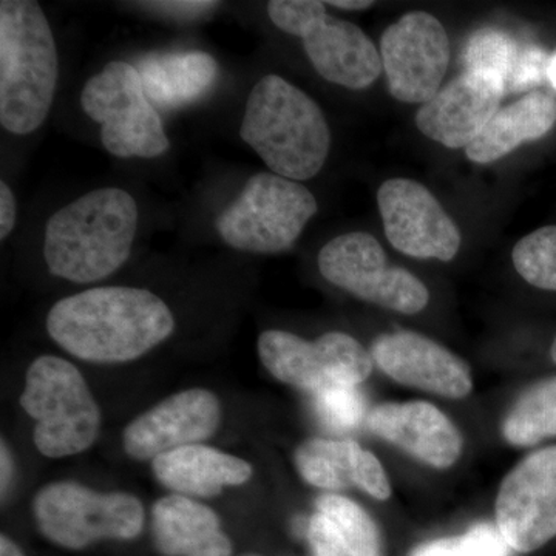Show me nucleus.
I'll use <instances>...</instances> for the list:
<instances>
[{
    "label": "nucleus",
    "instance_id": "25",
    "mask_svg": "<svg viewBox=\"0 0 556 556\" xmlns=\"http://www.w3.org/2000/svg\"><path fill=\"white\" fill-rule=\"evenodd\" d=\"M503 434L515 447H532L556 437V376L519 394L504 419Z\"/></svg>",
    "mask_w": 556,
    "mask_h": 556
},
{
    "label": "nucleus",
    "instance_id": "18",
    "mask_svg": "<svg viewBox=\"0 0 556 556\" xmlns=\"http://www.w3.org/2000/svg\"><path fill=\"white\" fill-rule=\"evenodd\" d=\"M367 427L434 468L452 467L463 453V437L455 424L428 402L379 405L368 413Z\"/></svg>",
    "mask_w": 556,
    "mask_h": 556
},
{
    "label": "nucleus",
    "instance_id": "5",
    "mask_svg": "<svg viewBox=\"0 0 556 556\" xmlns=\"http://www.w3.org/2000/svg\"><path fill=\"white\" fill-rule=\"evenodd\" d=\"M21 407L36 422L40 455L61 459L86 452L97 442L101 412L75 365L58 356H40L28 367Z\"/></svg>",
    "mask_w": 556,
    "mask_h": 556
},
{
    "label": "nucleus",
    "instance_id": "13",
    "mask_svg": "<svg viewBox=\"0 0 556 556\" xmlns=\"http://www.w3.org/2000/svg\"><path fill=\"white\" fill-rule=\"evenodd\" d=\"M496 527L521 554L556 536V445L525 457L504 478L496 497Z\"/></svg>",
    "mask_w": 556,
    "mask_h": 556
},
{
    "label": "nucleus",
    "instance_id": "26",
    "mask_svg": "<svg viewBox=\"0 0 556 556\" xmlns=\"http://www.w3.org/2000/svg\"><path fill=\"white\" fill-rule=\"evenodd\" d=\"M511 260L527 283L556 291V226H544L519 240Z\"/></svg>",
    "mask_w": 556,
    "mask_h": 556
},
{
    "label": "nucleus",
    "instance_id": "35",
    "mask_svg": "<svg viewBox=\"0 0 556 556\" xmlns=\"http://www.w3.org/2000/svg\"><path fill=\"white\" fill-rule=\"evenodd\" d=\"M0 556H25L9 536L0 538Z\"/></svg>",
    "mask_w": 556,
    "mask_h": 556
},
{
    "label": "nucleus",
    "instance_id": "21",
    "mask_svg": "<svg viewBox=\"0 0 556 556\" xmlns=\"http://www.w3.org/2000/svg\"><path fill=\"white\" fill-rule=\"evenodd\" d=\"M155 546L166 556H230L232 544L218 515L192 497L169 495L152 511Z\"/></svg>",
    "mask_w": 556,
    "mask_h": 556
},
{
    "label": "nucleus",
    "instance_id": "15",
    "mask_svg": "<svg viewBox=\"0 0 556 556\" xmlns=\"http://www.w3.org/2000/svg\"><path fill=\"white\" fill-rule=\"evenodd\" d=\"M222 405L204 388L179 391L131 420L123 444L131 459H155L163 453L200 444L218 430Z\"/></svg>",
    "mask_w": 556,
    "mask_h": 556
},
{
    "label": "nucleus",
    "instance_id": "3",
    "mask_svg": "<svg viewBox=\"0 0 556 556\" xmlns=\"http://www.w3.org/2000/svg\"><path fill=\"white\" fill-rule=\"evenodd\" d=\"M240 137L273 174L299 182L316 177L331 149L320 105L277 75L260 79L249 93Z\"/></svg>",
    "mask_w": 556,
    "mask_h": 556
},
{
    "label": "nucleus",
    "instance_id": "37",
    "mask_svg": "<svg viewBox=\"0 0 556 556\" xmlns=\"http://www.w3.org/2000/svg\"><path fill=\"white\" fill-rule=\"evenodd\" d=\"M551 356H552V361H554L555 364H556V336H555V339H554V343H552Z\"/></svg>",
    "mask_w": 556,
    "mask_h": 556
},
{
    "label": "nucleus",
    "instance_id": "24",
    "mask_svg": "<svg viewBox=\"0 0 556 556\" xmlns=\"http://www.w3.org/2000/svg\"><path fill=\"white\" fill-rule=\"evenodd\" d=\"M306 536L314 556H380L376 522L357 503L336 493L317 497Z\"/></svg>",
    "mask_w": 556,
    "mask_h": 556
},
{
    "label": "nucleus",
    "instance_id": "28",
    "mask_svg": "<svg viewBox=\"0 0 556 556\" xmlns=\"http://www.w3.org/2000/svg\"><path fill=\"white\" fill-rule=\"evenodd\" d=\"M508 547L496 526H475L459 536L422 544L412 556H508Z\"/></svg>",
    "mask_w": 556,
    "mask_h": 556
},
{
    "label": "nucleus",
    "instance_id": "10",
    "mask_svg": "<svg viewBox=\"0 0 556 556\" xmlns=\"http://www.w3.org/2000/svg\"><path fill=\"white\" fill-rule=\"evenodd\" d=\"M318 270L329 283L354 298L402 314L420 313L430 292L407 269L388 263L378 239L368 232H348L318 252Z\"/></svg>",
    "mask_w": 556,
    "mask_h": 556
},
{
    "label": "nucleus",
    "instance_id": "17",
    "mask_svg": "<svg viewBox=\"0 0 556 556\" xmlns=\"http://www.w3.org/2000/svg\"><path fill=\"white\" fill-rule=\"evenodd\" d=\"M371 358L391 379L448 399H463L473 388L470 367L434 340L412 331L379 336Z\"/></svg>",
    "mask_w": 556,
    "mask_h": 556
},
{
    "label": "nucleus",
    "instance_id": "6",
    "mask_svg": "<svg viewBox=\"0 0 556 556\" xmlns=\"http://www.w3.org/2000/svg\"><path fill=\"white\" fill-rule=\"evenodd\" d=\"M278 30L302 39L321 78L350 90H364L383 72L372 40L353 22L327 13L317 0H273L266 7Z\"/></svg>",
    "mask_w": 556,
    "mask_h": 556
},
{
    "label": "nucleus",
    "instance_id": "19",
    "mask_svg": "<svg viewBox=\"0 0 556 556\" xmlns=\"http://www.w3.org/2000/svg\"><path fill=\"white\" fill-rule=\"evenodd\" d=\"M294 460L300 477L317 489L338 492L356 485L376 500L391 495L382 464L357 442L308 439L295 450Z\"/></svg>",
    "mask_w": 556,
    "mask_h": 556
},
{
    "label": "nucleus",
    "instance_id": "4",
    "mask_svg": "<svg viewBox=\"0 0 556 556\" xmlns=\"http://www.w3.org/2000/svg\"><path fill=\"white\" fill-rule=\"evenodd\" d=\"M60 78L56 40L35 0L0 2V123L13 135L49 118Z\"/></svg>",
    "mask_w": 556,
    "mask_h": 556
},
{
    "label": "nucleus",
    "instance_id": "1",
    "mask_svg": "<svg viewBox=\"0 0 556 556\" xmlns=\"http://www.w3.org/2000/svg\"><path fill=\"white\" fill-rule=\"evenodd\" d=\"M175 317L149 289H87L54 303L47 331L72 356L93 364H124L170 338Z\"/></svg>",
    "mask_w": 556,
    "mask_h": 556
},
{
    "label": "nucleus",
    "instance_id": "31",
    "mask_svg": "<svg viewBox=\"0 0 556 556\" xmlns=\"http://www.w3.org/2000/svg\"><path fill=\"white\" fill-rule=\"evenodd\" d=\"M146 10H152L153 13L163 14V16L174 17V20H197L203 17L204 14L211 13L218 9V2H142Z\"/></svg>",
    "mask_w": 556,
    "mask_h": 556
},
{
    "label": "nucleus",
    "instance_id": "8",
    "mask_svg": "<svg viewBox=\"0 0 556 556\" xmlns=\"http://www.w3.org/2000/svg\"><path fill=\"white\" fill-rule=\"evenodd\" d=\"M80 105L101 126L105 150L118 159H155L169 150L163 121L153 108L137 67L109 62L91 76L80 93Z\"/></svg>",
    "mask_w": 556,
    "mask_h": 556
},
{
    "label": "nucleus",
    "instance_id": "27",
    "mask_svg": "<svg viewBox=\"0 0 556 556\" xmlns=\"http://www.w3.org/2000/svg\"><path fill=\"white\" fill-rule=\"evenodd\" d=\"M521 51L517 42L497 30H479L471 36L464 51L467 72H486L500 76L504 86L510 83Z\"/></svg>",
    "mask_w": 556,
    "mask_h": 556
},
{
    "label": "nucleus",
    "instance_id": "7",
    "mask_svg": "<svg viewBox=\"0 0 556 556\" xmlns=\"http://www.w3.org/2000/svg\"><path fill=\"white\" fill-rule=\"evenodd\" d=\"M317 211L316 197L302 182L260 172L219 215L217 230L237 251L278 254L299 240Z\"/></svg>",
    "mask_w": 556,
    "mask_h": 556
},
{
    "label": "nucleus",
    "instance_id": "30",
    "mask_svg": "<svg viewBox=\"0 0 556 556\" xmlns=\"http://www.w3.org/2000/svg\"><path fill=\"white\" fill-rule=\"evenodd\" d=\"M548 60L551 58L535 47L521 51L517 68L506 91H526L543 83L547 76Z\"/></svg>",
    "mask_w": 556,
    "mask_h": 556
},
{
    "label": "nucleus",
    "instance_id": "12",
    "mask_svg": "<svg viewBox=\"0 0 556 556\" xmlns=\"http://www.w3.org/2000/svg\"><path fill=\"white\" fill-rule=\"evenodd\" d=\"M380 60L391 97L407 104H426L441 90L447 73V31L426 11H413L383 31Z\"/></svg>",
    "mask_w": 556,
    "mask_h": 556
},
{
    "label": "nucleus",
    "instance_id": "2",
    "mask_svg": "<svg viewBox=\"0 0 556 556\" xmlns=\"http://www.w3.org/2000/svg\"><path fill=\"white\" fill-rule=\"evenodd\" d=\"M138 219L137 201L127 190H91L47 222V268L73 283H91L112 276L130 257Z\"/></svg>",
    "mask_w": 556,
    "mask_h": 556
},
{
    "label": "nucleus",
    "instance_id": "32",
    "mask_svg": "<svg viewBox=\"0 0 556 556\" xmlns=\"http://www.w3.org/2000/svg\"><path fill=\"white\" fill-rule=\"evenodd\" d=\"M17 219V201L5 181L0 182V239L5 240L13 232Z\"/></svg>",
    "mask_w": 556,
    "mask_h": 556
},
{
    "label": "nucleus",
    "instance_id": "11",
    "mask_svg": "<svg viewBox=\"0 0 556 556\" xmlns=\"http://www.w3.org/2000/svg\"><path fill=\"white\" fill-rule=\"evenodd\" d=\"M258 356L280 382L316 394L334 387H357L372 372L371 354L345 332L305 340L269 329L258 338Z\"/></svg>",
    "mask_w": 556,
    "mask_h": 556
},
{
    "label": "nucleus",
    "instance_id": "36",
    "mask_svg": "<svg viewBox=\"0 0 556 556\" xmlns=\"http://www.w3.org/2000/svg\"><path fill=\"white\" fill-rule=\"evenodd\" d=\"M547 78L551 80L552 86L556 90V53L548 60Z\"/></svg>",
    "mask_w": 556,
    "mask_h": 556
},
{
    "label": "nucleus",
    "instance_id": "29",
    "mask_svg": "<svg viewBox=\"0 0 556 556\" xmlns=\"http://www.w3.org/2000/svg\"><path fill=\"white\" fill-rule=\"evenodd\" d=\"M318 417L334 430H353L365 416L364 394L357 387H334L314 394Z\"/></svg>",
    "mask_w": 556,
    "mask_h": 556
},
{
    "label": "nucleus",
    "instance_id": "9",
    "mask_svg": "<svg viewBox=\"0 0 556 556\" xmlns=\"http://www.w3.org/2000/svg\"><path fill=\"white\" fill-rule=\"evenodd\" d=\"M40 533L58 546L79 551L101 540H134L144 507L129 493H100L78 482H53L33 500Z\"/></svg>",
    "mask_w": 556,
    "mask_h": 556
},
{
    "label": "nucleus",
    "instance_id": "23",
    "mask_svg": "<svg viewBox=\"0 0 556 556\" xmlns=\"http://www.w3.org/2000/svg\"><path fill=\"white\" fill-rule=\"evenodd\" d=\"M556 124V101L541 91L500 109L484 130L466 149L477 164L495 163L526 142L546 137Z\"/></svg>",
    "mask_w": 556,
    "mask_h": 556
},
{
    "label": "nucleus",
    "instance_id": "20",
    "mask_svg": "<svg viewBox=\"0 0 556 556\" xmlns=\"http://www.w3.org/2000/svg\"><path fill=\"white\" fill-rule=\"evenodd\" d=\"M152 470L161 484L175 495L212 497L225 486L247 484L251 464L203 444L185 445L152 460Z\"/></svg>",
    "mask_w": 556,
    "mask_h": 556
},
{
    "label": "nucleus",
    "instance_id": "16",
    "mask_svg": "<svg viewBox=\"0 0 556 556\" xmlns=\"http://www.w3.org/2000/svg\"><path fill=\"white\" fill-rule=\"evenodd\" d=\"M506 86L486 72H464L420 105V134L448 149L468 148L500 110Z\"/></svg>",
    "mask_w": 556,
    "mask_h": 556
},
{
    "label": "nucleus",
    "instance_id": "34",
    "mask_svg": "<svg viewBox=\"0 0 556 556\" xmlns=\"http://www.w3.org/2000/svg\"><path fill=\"white\" fill-rule=\"evenodd\" d=\"M325 3H327L328 7L346 11L368 10L369 7L375 5V2H367V0H331V2Z\"/></svg>",
    "mask_w": 556,
    "mask_h": 556
},
{
    "label": "nucleus",
    "instance_id": "22",
    "mask_svg": "<svg viewBox=\"0 0 556 556\" xmlns=\"http://www.w3.org/2000/svg\"><path fill=\"white\" fill-rule=\"evenodd\" d=\"M150 102L175 110L201 100L218 79V64L204 51L152 53L138 64Z\"/></svg>",
    "mask_w": 556,
    "mask_h": 556
},
{
    "label": "nucleus",
    "instance_id": "33",
    "mask_svg": "<svg viewBox=\"0 0 556 556\" xmlns=\"http://www.w3.org/2000/svg\"><path fill=\"white\" fill-rule=\"evenodd\" d=\"M2 475H0V481H2V500L5 497L7 492H9L11 481H13V471H14V464H13V456H11V452L9 447H7L5 441H2Z\"/></svg>",
    "mask_w": 556,
    "mask_h": 556
},
{
    "label": "nucleus",
    "instance_id": "14",
    "mask_svg": "<svg viewBox=\"0 0 556 556\" xmlns=\"http://www.w3.org/2000/svg\"><path fill=\"white\" fill-rule=\"evenodd\" d=\"M378 204L391 247L408 257L452 262L463 236L437 197L408 178L388 179L380 186Z\"/></svg>",
    "mask_w": 556,
    "mask_h": 556
}]
</instances>
